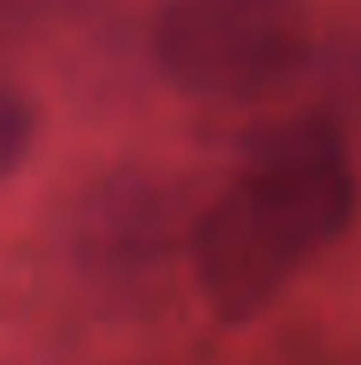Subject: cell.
I'll use <instances>...</instances> for the list:
<instances>
[{
	"label": "cell",
	"instance_id": "cell-1",
	"mask_svg": "<svg viewBox=\"0 0 361 365\" xmlns=\"http://www.w3.org/2000/svg\"><path fill=\"white\" fill-rule=\"evenodd\" d=\"M357 217L347 143L329 120H288L241 148V171L190 227V268L223 324L264 314Z\"/></svg>",
	"mask_w": 361,
	"mask_h": 365
},
{
	"label": "cell",
	"instance_id": "cell-2",
	"mask_svg": "<svg viewBox=\"0 0 361 365\" xmlns=\"http://www.w3.org/2000/svg\"><path fill=\"white\" fill-rule=\"evenodd\" d=\"M306 56V0H167L153 24L158 70L204 102L269 98Z\"/></svg>",
	"mask_w": 361,
	"mask_h": 365
},
{
	"label": "cell",
	"instance_id": "cell-3",
	"mask_svg": "<svg viewBox=\"0 0 361 365\" xmlns=\"http://www.w3.org/2000/svg\"><path fill=\"white\" fill-rule=\"evenodd\" d=\"M33 134H37V116L28 107V98L0 83V180L24 167L28 148H33Z\"/></svg>",
	"mask_w": 361,
	"mask_h": 365
},
{
	"label": "cell",
	"instance_id": "cell-4",
	"mask_svg": "<svg viewBox=\"0 0 361 365\" xmlns=\"http://www.w3.org/2000/svg\"><path fill=\"white\" fill-rule=\"evenodd\" d=\"M79 5V0H0V37H14V33H28V28L56 19L61 9Z\"/></svg>",
	"mask_w": 361,
	"mask_h": 365
}]
</instances>
